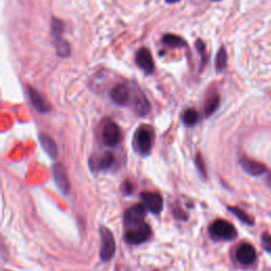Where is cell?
<instances>
[{
	"label": "cell",
	"instance_id": "obj_12",
	"mask_svg": "<svg viewBox=\"0 0 271 271\" xmlns=\"http://www.w3.org/2000/svg\"><path fill=\"white\" fill-rule=\"evenodd\" d=\"M28 95H29V99L32 103L33 107L39 111V113L46 114V113H48V111H50L51 107L41 92H39L32 87H28Z\"/></svg>",
	"mask_w": 271,
	"mask_h": 271
},
{
	"label": "cell",
	"instance_id": "obj_16",
	"mask_svg": "<svg viewBox=\"0 0 271 271\" xmlns=\"http://www.w3.org/2000/svg\"><path fill=\"white\" fill-rule=\"evenodd\" d=\"M115 162H116L115 155L111 152L107 151L100 156V158L95 162L93 169L98 172L99 171H108L114 166Z\"/></svg>",
	"mask_w": 271,
	"mask_h": 271
},
{
	"label": "cell",
	"instance_id": "obj_17",
	"mask_svg": "<svg viewBox=\"0 0 271 271\" xmlns=\"http://www.w3.org/2000/svg\"><path fill=\"white\" fill-rule=\"evenodd\" d=\"M40 142H41V145L45 151V153L48 155L50 158L55 159L58 157L57 143H55L54 140L49 135H46V134L40 135Z\"/></svg>",
	"mask_w": 271,
	"mask_h": 271
},
{
	"label": "cell",
	"instance_id": "obj_6",
	"mask_svg": "<svg viewBox=\"0 0 271 271\" xmlns=\"http://www.w3.org/2000/svg\"><path fill=\"white\" fill-rule=\"evenodd\" d=\"M152 236V229L147 223L129 229L124 235V240L128 245H141Z\"/></svg>",
	"mask_w": 271,
	"mask_h": 271
},
{
	"label": "cell",
	"instance_id": "obj_27",
	"mask_svg": "<svg viewBox=\"0 0 271 271\" xmlns=\"http://www.w3.org/2000/svg\"><path fill=\"white\" fill-rule=\"evenodd\" d=\"M174 215L176 218H178L180 220H186L188 219V215H186L180 208H176L174 210Z\"/></svg>",
	"mask_w": 271,
	"mask_h": 271
},
{
	"label": "cell",
	"instance_id": "obj_26",
	"mask_svg": "<svg viewBox=\"0 0 271 271\" xmlns=\"http://www.w3.org/2000/svg\"><path fill=\"white\" fill-rule=\"evenodd\" d=\"M134 189H135V186L132 182L125 181L122 186V192L124 193V195H130L134 192Z\"/></svg>",
	"mask_w": 271,
	"mask_h": 271
},
{
	"label": "cell",
	"instance_id": "obj_21",
	"mask_svg": "<svg viewBox=\"0 0 271 271\" xmlns=\"http://www.w3.org/2000/svg\"><path fill=\"white\" fill-rule=\"evenodd\" d=\"M228 64V54L225 47H221L218 50L216 55V60H215V67H216L217 72H221L226 69Z\"/></svg>",
	"mask_w": 271,
	"mask_h": 271
},
{
	"label": "cell",
	"instance_id": "obj_4",
	"mask_svg": "<svg viewBox=\"0 0 271 271\" xmlns=\"http://www.w3.org/2000/svg\"><path fill=\"white\" fill-rule=\"evenodd\" d=\"M135 151L141 156L151 154L153 145V130L147 127H140L135 134Z\"/></svg>",
	"mask_w": 271,
	"mask_h": 271
},
{
	"label": "cell",
	"instance_id": "obj_3",
	"mask_svg": "<svg viewBox=\"0 0 271 271\" xmlns=\"http://www.w3.org/2000/svg\"><path fill=\"white\" fill-rule=\"evenodd\" d=\"M210 234L216 239H222V240H233L237 236V231L232 225L231 222L223 220V219H217L211 223L210 226Z\"/></svg>",
	"mask_w": 271,
	"mask_h": 271
},
{
	"label": "cell",
	"instance_id": "obj_1",
	"mask_svg": "<svg viewBox=\"0 0 271 271\" xmlns=\"http://www.w3.org/2000/svg\"><path fill=\"white\" fill-rule=\"evenodd\" d=\"M139 90L138 86H130L128 84H118L110 91V98L119 106H133L137 92Z\"/></svg>",
	"mask_w": 271,
	"mask_h": 271
},
{
	"label": "cell",
	"instance_id": "obj_7",
	"mask_svg": "<svg viewBox=\"0 0 271 271\" xmlns=\"http://www.w3.org/2000/svg\"><path fill=\"white\" fill-rule=\"evenodd\" d=\"M146 207L145 204L138 203L133 205L132 208L125 211L124 214V225L126 228H135L144 222V218L146 216Z\"/></svg>",
	"mask_w": 271,
	"mask_h": 271
},
{
	"label": "cell",
	"instance_id": "obj_29",
	"mask_svg": "<svg viewBox=\"0 0 271 271\" xmlns=\"http://www.w3.org/2000/svg\"><path fill=\"white\" fill-rule=\"evenodd\" d=\"M211 2H221V0H211Z\"/></svg>",
	"mask_w": 271,
	"mask_h": 271
},
{
	"label": "cell",
	"instance_id": "obj_20",
	"mask_svg": "<svg viewBox=\"0 0 271 271\" xmlns=\"http://www.w3.org/2000/svg\"><path fill=\"white\" fill-rule=\"evenodd\" d=\"M219 97L217 95H213L211 96L207 101H205L204 104V115L205 117H210L212 116L215 111L217 110L219 106Z\"/></svg>",
	"mask_w": 271,
	"mask_h": 271
},
{
	"label": "cell",
	"instance_id": "obj_13",
	"mask_svg": "<svg viewBox=\"0 0 271 271\" xmlns=\"http://www.w3.org/2000/svg\"><path fill=\"white\" fill-rule=\"evenodd\" d=\"M236 258L242 265H250L256 259V251L250 244H241L236 250Z\"/></svg>",
	"mask_w": 271,
	"mask_h": 271
},
{
	"label": "cell",
	"instance_id": "obj_19",
	"mask_svg": "<svg viewBox=\"0 0 271 271\" xmlns=\"http://www.w3.org/2000/svg\"><path fill=\"white\" fill-rule=\"evenodd\" d=\"M199 121V114L198 111L194 108L186 109L182 115V122L185 126L193 127L198 123Z\"/></svg>",
	"mask_w": 271,
	"mask_h": 271
},
{
	"label": "cell",
	"instance_id": "obj_2",
	"mask_svg": "<svg viewBox=\"0 0 271 271\" xmlns=\"http://www.w3.org/2000/svg\"><path fill=\"white\" fill-rule=\"evenodd\" d=\"M65 30V24L53 17L51 22V36L54 41V45L57 47L58 55L61 58H67L70 55L71 48L68 42L63 39V34Z\"/></svg>",
	"mask_w": 271,
	"mask_h": 271
},
{
	"label": "cell",
	"instance_id": "obj_24",
	"mask_svg": "<svg viewBox=\"0 0 271 271\" xmlns=\"http://www.w3.org/2000/svg\"><path fill=\"white\" fill-rule=\"evenodd\" d=\"M261 245H263L266 251L271 252V235L269 234V233L265 232L264 234L261 235Z\"/></svg>",
	"mask_w": 271,
	"mask_h": 271
},
{
	"label": "cell",
	"instance_id": "obj_22",
	"mask_svg": "<svg viewBox=\"0 0 271 271\" xmlns=\"http://www.w3.org/2000/svg\"><path fill=\"white\" fill-rule=\"evenodd\" d=\"M228 210H229L231 213L234 214L235 216H236L239 220H241L242 222L247 223V225H249V226L253 225V220H252V218L249 216V215H248L245 211H242L241 209H239V208H237V207H228Z\"/></svg>",
	"mask_w": 271,
	"mask_h": 271
},
{
	"label": "cell",
	"instance_id": "obj_23",
	"mask_svg": "<svg viewBox=\"0 0 271 271\" xmlns=\"http://www.w3.org/2000/svg\"><path fill=\"white\" fill-rule=\"evenodd\" d=\"M196 48H197L199 54L201 55V68H202L205 63L208 62V55L207 52H205V45L200 40H198L197 43H196Z\"/></svg>",
	"mask_w": 271,
	"mask_h": 271
},
{
	"label": "cell",
	"instance_id": "obj_15",
	"mask_svg": "<svg viewBox=\"0 0 271 271\" xmlns=\"http://www.w3.org/2000/svg\"><path fill=\"white\" fill-rule=\"evenodd\" d=\"M132 107L135 110V113L140 117H144L151 111V104H149L147 98L140 88L137 92V96Z\"/></svg>",
	"mask_w": 271,
	"mask_h": 271
},
{
	"label": "cell",
	"instance_id": "obj_11",
	"mask_svg": "<svg viewBox=\"0 0 271 271\" xmlns=\"http://www.w3.org/2000/svg\"><path fill=\"white\" fill-rule=\"evenodd\" d=\"M140 198L142 199L147 210L156 215L161 213L163 209V199L160 194L155 192H143L140 194Z\"/></svg>",
	"mask_w": 271,
	"mask_h": 271
},
{
	"label": "cell",
	"instance_id": "obj_8",
	"mask_svg": "<svg viewBox=\"0 0 271 271\" xmlns=\"http://www.w3.org/2000/svg\"><path fill=\"white\" fill-rule=\"evenodd\" d=\"M102 138L106 146L114 147L121 142L122 134H121L120 127L115 122H107L103 128Z\"/></svg>",
	"mask_w": 271,
	"mask_h": 271
},
{
	"label": "cell",
	"instance_id": "obj_28",
	"mask_svg": "<svg viewBox=\"0 0 271 271\" xmlns=\"http://www.w3.org/2000/svg\"><path fill=\"white\" fill-rule=\"evenodd\" d=\"M178 2H180V0H165V3H166V4H170V5L177 4Z\"/></svg>",
	"mask_w": 271,
	"mask_h": 271
},
{
	"label": "cell",
	"instance_id": "obj_5",
	"mask_svg": "<svg viewBox=\"0 0 271 271\" xmlns=\"http://www.w3.org/2000/svg\"><path fill=\"white\" fill-rule=\"evenodd\" d=\"M100 236H101V251L100 258L103 261H108L114 257L116 253V240L111 231L102 226L100 228Z\"/></svg>",
	"mask_w": 271,
	"mask_h": 271
},
{
	"label": "cell",
	"instance_id": "obj_10",
	"mask_svg": "<svg viewBox=\"0 0 271 271\" xmlns=\"http://www.w3.org/2000/svg\"><path fill=\"white\" fill-rule=\"evenodd\" d=\"M136 64L138 67L144 71L146 76L152 74L155 70V63L152 57V53L147 48H140L136 54Z\"/></svg>",
	"mask_w": 271,
	"mask_h": 271
},
{
	"label": "cell",
	"instance_id": "obj_9",
	"mask_svg": "<svg viewBox=\"0 0 271 271\" xmlns=\"http://www.w3.org/2000/svg\"><path fill=\"white\" fill-rule=\"evenodd\" d=\"M52 173L54 181L60 191L65 195H68L70 192V182L65 166L62 163H55L52 166Z\"/></svg>",
	"mask_w": 271,
	"mask_h": 271
},
{
	"label": "cell",
	"instance_id": "obj_14",
	"mask_svg": "<svg viewBox=\"0 0 271 271\" xmlns=\"http://www.w3.org/2000/svg\"><path fill=\"white\" fill-rule=\"evenodd\" d=\"M239 164L241 166V169L251 176H259L266 172V167L264 166V164L254 160H251V159L246 157L240 159Z\"/></svg>",
	"mask_w": 271,
	"mask_h": 271
},
{
	"label": "cell",
	"instance_id": "obj_18",
	"mask_svg": "<svg viewBox=\"0 0 271 271\" xmlns=\"http://www.w3.org/2000/svg\"><path fill=\"white\" fill-rule=\"evenodd\" d=\"M162 43L170 47L172 49H176V48H183V47H186V42L182 39L180 36H177L174 34H166L162 37Z\"/></svg>",
	"mask_w": 271,
	"mask_h": 271
},
{
	"label": "cell",
	"instance_id": "obj_25",
	"mask_svg": "<svg viewBox=\"0 0 271 271\" xmlns=\"http://www.w3.org/2000/svg\"><path fill=\"white\" fill-rule=\"evenodd\" d=\"M196 165H197V169H198V172L200 173V175L205 178V177H207V172H205L204 163H203V160H202L200 154H198L197 157H196Z\"/></svg>",
	"mask_w": 271,
	"mask_h": 271
}]
</instances>
